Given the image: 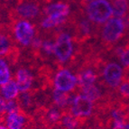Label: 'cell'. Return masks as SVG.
I'll return each instance as SVG.
<instances>
[{"mask_svg": "<svg viewBox=\"0 0 129 129\" xmlns=\"http://www.w3.org/2000/svg\"><path fill=\"white\" fill-rule=\"evenodd\" d=\"M88 19L95 24H104L113 15V7L109 0H93L86 7Z\"/></svg>", "mask_w": 129, "mask_h": 129, "instance_id": "6da1fadb", "label": "cell"}, {"mask_svg": "<svg viewBox=\"0 0 129 129\" xmlns=\"http://www.w3.org/2000/svg\"><path fill=\"white\" fill-rule=\"evenodd\" d=\"M72 38L68 33H61L54 42V56L61 63L67 62L73 54Z\"/></svg>", "mask_w": 129, "mask_h": 129, "instance_id": "7a4b0ae2", "label": "cell"}, {"mask_svg": "<svg viewBox=\"0 0 129 129\" xmlns=\"http://www.w3.org/2000/svg\"><path fill=\"white\" fill-rule=\"evenodd\" d=\"M125 29V22L120 17H111L102 29V38L107 43H113L122 37Z\"/></svg>", "mask_w": 129, "mask_h": 129, "instance_id": "3957f363", "label": "cell"}, {"mask_svg": "<svg viewBox=\"0 0 129 129\" xmlns=\"http://www.w3.org/2000/svg\"><path fill=\"white\" fill-rule=\"evenodd\" d=\"M70 113L76 118L88 117L92 114L94 109L93 101L88 99L84 95H76L71 99L70 104Z\"/></svg>", "mask_w": 129, "mask_h": 129, "instance_id": "277c9868", "label": "cell"}, {"mask_svg": "<svg viewBox=\"0 0 129 129\" xmlns=\"http://www.w3.org/2000/svg\"><path fill=\"white\" fill-rule=\"evenodd\" d=\"M78 84V77L67 69L58 71L53 78V86L55 89L65 93L71 92Z\"/></svg>", "mask_w": 129, "mask_h": 129, "instance_id": "5b68a950", "label": "cell"}, {"mask_svg": "<svg viewBox=\"0 0 129 129\" xmlns=\"http://www.w3.org/2000/svg\"><path fill=\"white\" fill-rule=\"evenodd\" d=\"M35 31L33 24L25 19L19 20L14 26L15 40L23 46H29L35 38Z\"/></svg>", "mask_w": 129, "mask_h": 129, "instance_id": "8992f818", "label": "cell"}, {"mask_svg": "<svg viewBox=\"0 0 129 129\" xmlns=\"http://www.w3.org/2000/svg\"><path fill=\"white\" fill-rule=\"evenodd\" d=\"M102 77L105 83L110 88H117L123 81L124 70L116 62H108L105 65L102 71Z\"/></svg>", "mask_w": 129, "mask_h": 129, "instance_id": "52a82bcc", "label": "cell"}, {"mask_svg": "<svg viewBox=\"0 0 129 129\" xmlns=\"http://www.w3.org/2000/svg\"><path fill=\"white\" fill-rule=\"evenodd\" d=\"M45 14L46 16L54 18L63 24L70 14V7L63 2L51 3L46 7Z\"/></svg>", "mask_w": 129, "mask_h": 129, "instance_id": "ba28073f", "label": "cell"}, {"mask_svg": "<svg viewBox=\"0 0 129 129\" xmlns=\"http://www.w3.org/2000/svg\"><path fill=\"white\" fill-rule=\"evenodd\" d=\"M40 9L38 5L33 1H24L20 3L16 8V13L24 19H32L39 15Z\"/></svg>", "mask_w": 129, "mask_h": 129, "instance_id": "9c48e42d", "label": "cell"}, {"mask_svg": "<svg viewBox=\"0 0 129 129\" xmlns=\"http://www.w3.org/2000/svg\"><path fill=\"white\" fill-rule=\"evenodd\" d=\"M15 82L17 84L20 92H27L31 88L34 82V77L30 71L24 68H21L15 74Z\"/></svg>", "mask_w": 129, "mask_h": 129, "instance_id": "30bf717a", "label": "cell"}, {"mask_svg": "<svg viewBox=\"0 0 129 129\" xmlns=\"http://www.w3.org/2000/svg\"><path fill=\"white\" fill-rule=\"evenodd\" d=\"M25 122L26 117L21 111L7 114L6 125L8 129H23Z\"/></svg>", "mask_w": 129, "mask_h": 129, "instance_id": "8fae6325", "label": "cell"}, {"mask_svg": "<svg viewBox=\"0 0 129 129\" xmlns=\"http://www.w3.org/2000/svg\"><path fill=\"white\" fill-rule=\"evenodd\" d=\"M19 92V88L15 80H10L7 84L1 86V88H0V95L6 100L15 99V98L18 97Z\"/></svg>", "mask_w": 129, "mask_h": 129, "instance_id": "7c38bea8", "label": "cell"}, {"mask_svg": "<svg viewBox=\"0 0 129 129\" xmlns=\"http://www.w3.org/2000/svg\"><path fill=\"white\" fill-rule=\"evenodd\" d=\"M72 97H71L68 93L54 89L52 92V100L56 107L59 108H64L70 106Z\"/></svg>", "mask_w": 129, "mask_h": 129, "instance_id": "4fadbf2b", "label": "cell"}, {"mask_svg": "<svg viewBox=\"0 0 129 129\" xmlns=\"http://www.w3.org/2000/svg\"><path fill=\"white\" fill-rule=\"evenodd\" d=\"M96 81H97V74L91 69L84 70L78 77V82L80 87L92 85L96 83Z\"/></svg>", "mask_w": 129, "mask_h": 129, "instance_id": "5bb4252c", "label": "cell"}, {"mask_svg": "<svg viewBox=\"0 0 129 129\" xmlns=\"http://www.w3.org/2000/svg\"><path fill=\"white\" fill-rule=\"evenodd\" d=\"M112 7H113V15L116 17L122 18L128 11L129 3L127 0H113Z\"/></svg>", "mask_w": 129, "mask_h": 129, "instance_id": "9a60e30c", "label": "cell"}, {"mask_svg": "<svg viewBox=\"0 0 129 129\" xmlns=\"http://www.w3.org/2000/svg\"><path fill=\"white\" fill-rule=\"evenodd\" d=\"M82 95L87 97L88 99H90L91 101H97L101 98V91L100 88L95 84L92 85H88V86L81 87Z\"/></svg>", "mask_w": 129, "mask_h": 129, "instance_id": "2e32d148", "label": "cell"}, {"mask_svg": "<svg viewBox=\"0 0 129 129\" xmlns=\"http://www.w3.org/2000/svg\"><path fill=\"white\" fill-rule=\"evenodd\" d=\"M11 80V71L8 63L0 58V86H3Z\"/></svg>", "mask_w": 129, "mask_h": 129, "instance_id": "e0dca14e", "label": "cell"}, {"mask_svg": "<svg viewBox=\"0 0 129 129\" xmlns=\"http://www.w3.org/2000/svg\"><path fill=\"white\" fill-rule=\"evenodd\" d=\"M12 50V43L7 35L0 32V57L8 54Z\"/></svg>", "mask_w": 129, "mask_h": 129, "instance_id": "ac0fdd59", "label": "cell"}, {"mask_svg": "<svg viewBox=\"0 0 129 129\" xmlns=\"http://www.w3.org/2000/svg\"><path fill=\"white\" fill-rule=\"evenodd\" d=\"M60 122L65 129H75L79 125L78 118H76L75 116H72L71 113L62 115Z\"/></svg>", "mask_w": 129, "mask_h": 129, "instance_id": "d6986e66", "label": "cell"}, {"mask_svg": "<svg viewBox=\"0 0 129 129\" xmlns=\"http://www.w3.org/2000/svg\"><path fill=\"white\" fill-rule=\"evenodd\" d=\"M61 116L62 115L60 113V109L57 108H50L47 111V113H46V118L52 124H55V123H58L59 121H60Z\"/></svg>", "mask_w": 129, "mask_h": 129, "instance_id": "ffe728a7", "label": "cell"}, {"mask_svg": "<svg viewBox=\"0 0 129 129\" xmlns=\"http://www.w3.org/2000/svg\"><path fill=\"white\" fill-rule=\"evenodd\" d=\"M62 24V23H60V21L56 19H53L52 17H49V16H45L41 22V26L43 29H46V30H49V29H52V28H55L57 26Z\"/></svg>", "mask_w": 129, "mask_h": 129, "instance_id": "44dd1931", "label": "cell"}, {"mask_svg": "<svg viewBox=\"0 0 129 129\" xmlns=\"http://www.w3.org/2000/svg\"><path fill=\"white\" fill-rule=\"evenodd\" d=\"M41 49L43 52L47 55H52L54 52V43L51 40H45L43 41Z\"/></svg>", "mask_w": 129, "mask_h": 129, "instance_id": "7402d4cb", "label": "cell"}, {"mask_svg": "<svg viewBox=\"0 0 129 129\" xmlns=\"http://www.w3.org/2000/svg\"><path fill=\"white\" fill-rule=\"evenodd\" d=\"M118 90L123 98L129 99V80H123V81L118 86Z\"/></svg>", "mask_w": 129, "mask_h": 129, "instance_id": "603a6c76", "label": "cell"}, {"mask_svg": "<svg viewBox=\"0 0 129 129\" xmlns=\"http://www.w3.org/2000/svg\"><path fill=\"white\" fill-rule=\"evenodd\" d=\"M20 106L17 101H15V99L12 100H7V108H6V113H14V112L20 111Z\"/></svg>", "mask_w": 129, "mask_h": 129, "instance_id": "cb8c5ba5", "label": "cell"}, {"mask_svg": "<svg viewBox=\"0 0 129 129\" xmlns=\"http://www.w3.org/2000/svg\"><path fill=\"white\" fill-rule=\"evenodd\" d=\"M119 56H120V60L123 65L129 68V47L119 51Z\"/></svg>", "mask_w": 129, "mask_h": 129, "instance_id": "d4e9b609", "label": "cell"}, {"mask_svg": "<svg viewBox=\"0 0 129 129\" xmlns=\"http://www.w3.org/2000/svg\"><path fill=\"white\" fill-rule=\"evenodd\" d=\"M79 28H80L79 30L80 33H82L84 35H88L91 31L90 23L88 22V20H82V21H80Z\"/></svg>", "mask_w": 129, "mask_h": 129, "instance_id": "484cf974", "label": "cell"}, {"mask_svg": "<svg viewBox=\"0 0 129 129\" xmlns=\"http://www.w3.org/2000/svg\"><path fill=\"white\" fill-rule=\"evenodd\" d=\"M20 99V104L21 106H24L25 108H29V106L31 105V101H32V99H31V96L29 95V93L27 92H23L21 94V96L19 97Z\"/></svg>", "mask_w": 129, "mask_h": 129, "instance_id": "4316f807", "label": "cell"}, {"mask_svg": "<svg viewBox=\"0 0 129 129\" xmlns=\"http://www.w3.org/2000/svg\"><path fill=\"white\" fill-rule=\"evenodd\" d=\"M112 129H129V123L128 122H118L113 123Z\"/></svg>", "mask_w": 129, "mask_h": 129, "instance_id": "83f0119b", "label": "cell"}, {"mask_svg": "<svg viewBox=\"0 0 129 129\" xmlns=\"http://www.w3.org/2000/svg\"><path fill=\"white\" fill-rule=\"evenodd\" d=\"M6 108H7V100L0 95V115L6 113Z\"/></svg>", "mask_w": 129, "mask_h": 129, "instance_id": "f1b7e54d", "label": "cell"}, {"mask_svg": "<svg viewBox=\"0 0 129 129\" xmlns=\"http://www.w3.org/2000/svg\"><path fill=\"white\" fill-rule=\"evenodd\" d=\"M0 129H8V128H7V126H5V125H0Z\"/></svg>", "mask_w": 129, "mask_h": 129, "instance_id": "f546056e", "label": "cell"}, {"mask_svg": "<svg viewBox=\"0 0 129 129\" xmlns=\"http://www.w3.org/2000/svg\"><path fill=\"white\" fill-rule=\"evenodd\" d=\"M84 1H86V2H91V1H93V0H84Z\"/></svg>", "mask_w": 129, "mask_h": 129, "instance_id": "4dcf8cb0", "label": "cell"}, {"mask_svg": "<svg viewBox=\"0 0 129 129\" xmlns=\"http://www.w3.org/2000/svg\"><path fill=\"white\" fill-rule=\"evenodd\" d=\"M1 123H2V118L0 117V125H1Z\"/></svg>", "mask_w": 129, "mask_h": 129, "instance_id": "1f68e13d", "label": "cell"}, {"mask_svg": "<svg viewBox=\"0 0 129 129\" xmlns=\"http://www.w3.org/2000/svg\"><path fill=\"white\" fill-rule=\"evenodd\" d=\"M127 114H128V116H129V107H128V108H127Z\"/></svg>", "mask_w": 129, "mask_h": 129, "instance_id": "d6a6232c", "label": "cell"}, {"mask_svg": "<svg viewBox=\"0 0 129 129\" xmlns=\"http://www.w3.org/2000/svg\"><path fill=\"white\" fill-rule=\"evenodd\" d=\"M48 129H54V128H48Z\"/></svg>", "mask_w": 129, "mask_h": 129, "instance_id": "836d02e7", "label": "cell"}]
</instances>
